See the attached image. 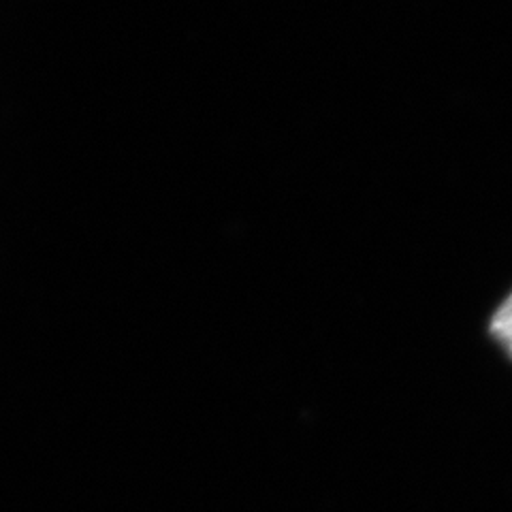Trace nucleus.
Here are the masks:
<instances>
[{"label":"nucleus","mask_w":512,"mask_h":512,"mask_svg":"<svg viewBox=\"0 0 512 512\" xmlns=\"http://www.w3.org/2000/svg\"><path fill=\"white\" fill-rule=\"evenodd\" d=\"M491 331L512 357V295L502 303L500 310L495 312V318L491 323Z\"/></svg>","instance_id":"f257e3e1"}]
</instances>
